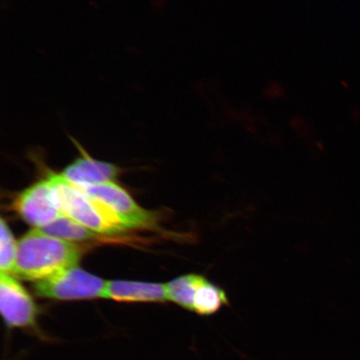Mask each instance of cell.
<instances>
[{"instance_id":"2","label":"cell","mask_w":360,"mask_h":360,"mask_svg":"<svg viewBox=\"0 0 360 360\" xmlns=\"http://www.w3.org/2000/svg\"><path fill=\"white\" fill-rule=\"evenodd\" d=\"M48 179L51 184L53 202L66 217L98 235H118L134 228L109 206L79 191L63 179L60 174H51Z\"/></svg>"},{"instance_id":"6","label":"cell","mask_w":360,"mask_h":360,"mask_svg":"<svg viewBox=\"0 0 360 360\" xmlns=\"http://www.w3.org/2000/svg\"><path fill=\"white\" fill-rule=\"evenodd\" d=\"M13 205L21 218L36 229L47 226L63 215L53 202L48 178L26 188L18 195Z\"/></svg>"},{"instance_id":"10","label":"cell","mask_w":360,"mask_h":360,"mask_svg":"<svg viewBox=\"0 0 360 360\" xmlns=\"http://www.w3.org/2000/svg\"><path fill=\"white\" fill-rule=\"evenodd\" d=\"M206 280L205 276L196 274H186L174 278L165 285L168 300L192 311L196 292Z\"/></svg>"},{"instance_id":"4","label":"cell","mask_w":360,"mask_h":360,"mask_svg":"<svg viewBox=\"0 0 360 360\" xmlns=\"http://www.w3.org/2000/svg\"><path fill=\"white\" fill-rule=\"evenodd\" d=\"M71 184L79 191L109 206L117 214L124 219L126 222L132 224L134 228L148 226L155 223V215L139 206L127 191L114 182L94 184V186Z\"/></svg>"},{"instance_id":"5","label":"cell","mask_w":360,"mask_h":360,"mask_svg":"<svg viewBox=\"0 0 360 360\" xmlns=\"http://www.w3.org/2000/svg\"><path fill=\"white\" fill-rule=\"evenodd\" d=\"M0 309L4 323L11 328L34 325L37 307L29 292L11 274L0 273Z\"/></svg>"},{"instance_id":"12","label":"cell","mask_w":360,"mask_h":360,"mask_svg":"<svg viewBox=\"0 0 360 360\" xmlns=\"http://www.w3.org/2000/svg\"><path fill=\"white\" fill-rule=\"evenodd\" d=\"M1 238H0V269L2 273L11 274L15 270L18 243L12 235L8 224L1 219Z\"/></svg>"},{"instance_id":"9","label":"cell","mask_w":360,"mask_h":360,"mask_svg":"<svg viewBox=\"0 0 360 360\" xmlns=\"http://www.w3.org/2000/svg\"><path fill=\"white\" fill-rule=\"evenodd\" d=\"M229 305L227 292L208 278L197 290L192 311L200 316H211Z\"/></svg>"},{"instance_id":"3","label":"cell","mask_w":360,"mask_h":360,"mask_svg":"<svg viewBox=\"0 0 360 360\" xmlns=\"http://www.w3.org/2000/svg\"><path fill=\"white\" fill-rule=\"evenodd\" d=\"M107 281L77 266L63 270L34 285L36 295L58 300L103 298Z\"/></svg>"},{"instance_id":"1","label":"cell","mask_w":360,"mask_h":360,"mask_svg":"<svg viewBox=\"0 0 360 360\" xmlns=\"http://www.w3.org/2000/svg\"><path fill=\"white\" fill-rule=\"evenodd\" d=\"M80 258L77 245L34 229L18 242L13 274L22 280L38 282L77 266Z\"/></svg>"},{"instance_id":"8","label":"cell","mask_w":360,"mask_h":360,"mask_svg":"<svg viewBox=\"0 0 360 360\" xmlns=\"http://www.w3.org/2000/svg\"><path fill=\"white\" fill-rule=\"evenodd\" d=\"M103 298L120 302H165L168 300L163 283L107 281Z\"/></svg>"},{"instance_id":"11","label":"cell","mask_w":360,"mask_h":360,"mask_svg":"<svg viewBox=\"0 0 360 360\" xmlns=\"http://www.w3.org/2000/svg\"><path fill=\"white\" fill-rule=\"evenodd\" d=\"M39 229L49 236L68 242L91 240L98 236L96 232L65 215Z\"/></svg>"},{"instance_id":"7","label":"cell","mask_w":360,"mask_h":360,"mask_svg":"<svg viewBox=\"0 0 360 360\" xmlns=\"http://www.w3.org/2000/svg\"><path fill=\"white\" fill-rule=\"evenodd\" d=\"M120 169L117 166L92 159L87 155L79 158L63 171L60 176L71 184L94 186L114 182Z\"/></svg>"}]
</instances>
